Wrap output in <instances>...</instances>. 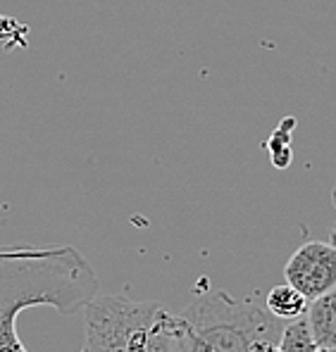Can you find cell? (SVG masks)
Listing matches in <instances>:
<instances>
[{"label":"cell","mask_w":336,"mask_h":352,"mask_svg":"<svg viewBox=\"0 0 336 352\" xmlns=\"http://www.w3.org/2000/svg\"><path fill=\"white\" fill-rule=\"evenodd\" d=\"M96 291V272L76 248H0V352H29L14 326L22 309L48 305L70 314L84 307Z\"/></svg>","instance_id":"obj_1"},{"label":"cell","mask_w":336,"mask_h":352,"mask_svg":"<svg viewBox=\"0 0 336 352\" xmlns=\"http://www.w3.org/2000/svg\"><path fill=\"white\" fill-rule=\"evenodd\" d=\"M282 331L267 307L213 293L182 314L174 352H275Z\"/></svg>","instance_id":"obj_2"},{"label":"cell","mask_w":336,"mask_h":352,"mask_svg":"<svg viewBox=\"0 0 336 352\" xmlns=\"http://www.w3.org/2000/svg\"><path fill=\"white\" fill-rule=\"evenodd\" d=\"M182 317L158 302L93 295L84 305L81 352H174Z\"/></svg>","instance_id":"obj_3"},{"label":"cell","mask_w":336,"mask_h":352,"mask_svg":"<svg viewBox=\"0 0 336 352\" xmlns=\"http://www.w3.org/2000/svg\"><path fill=\"white\" fill-rule=\"evenodd\" d=\"M284 276L288 286L306 295L308 302L324 295L336 286V245L319 241L301 245L286 262Z\"/></svg>","instance_id":"obj_4"},{"label":"cell","mask_w":336,"mask_h":352,"mask_svg":"<svg viewBox=\"0 0 336 352\" xmlns=\"http://www.w3.org/2000/svg\"><path fill=\"white\" fill-rule=\"evenodd\" d=\"M306 319L319 350L336 348V286L310 300Z\"/></svg>","instance_id":"obj_5"},{"label":"cell","mask_w":336,"mask_h":352,"mask_svg":"<svg viewBox=\"0 0 336 352\" xmlns=\"http://www.w3.org/2000/svg\"><path fill=\"white\" fill-rule=\"evenodd\" d=\"M308 300L303 293H298L293 286L284 283V286H275L270 293H267V302L265 307L275 314L282 322H291V319H298L308 312Z\"/></svg>","instance_id":"obj_6"},{"label":"cell","mask_w":336,"mask_h":352,"mask_svg":"<svg viewBox=\"0 0 336 352\" xmlns=\"http://www.w3.org/2000/svg\"><path fill=\"white\" fill-rule=\"evenodd\" d=\"M293 129H296V117H284L279 126L267 138V153L270 162L277 169H286L293 162Z\"/></svg>","instance_id":"obj_7"},{"label":"cell","mask_w":336,"mask_h":352,"mask_svg":"<svg viewBox=\"0 0 336 352\" xmlns=\"http://www.w3.org/2000/svg\"><path fill=\"white\" fill-rule=\"evenodd\" d=\"M275 352H319L317 343L313 338V331L308 326L306 314L284 324L282 338H279Z\"/></svg>","instance_id":"obj_8"},{"label":"cell","mask_w":336,"mask_h":352,"mask_svg":"<svg viewBox=\"0 0 336 352\" xmlns=\"http://www.w3.org/2000/svg\"><path fill=\"white\" fill-rule=\"evenodd\" d=\"M332 203H334V207H336V186H334V190H332Z\"/></svg>","instance_id":"obj_9"},{"label":"cell","mask_w":336,"mask_h":352,"mask_svg":"<svg viewBox=\"0 0 336 352\" xmlns=\"http://www.w3.org/2000/svg\"><path fill=\"white\" fill-rule=\"evenodd\" d=\"M332 243L336 245V224H334V231H332Z\"/></svg>","instance_id":"obj_10"},{"label":"cell","mask_w":336,"mask_h":352,"mask_svg":"<svg viewBox=\"0 0 336 352\" xmlns=\"http://www.w3.org/2000/svg\"><path fill=\"white\" fill-rule=\"evenodd\" d=\"M319 352H336V348H329V350H319Z\"/></svg>","instance_id":"obj_11"}]
</instances>
